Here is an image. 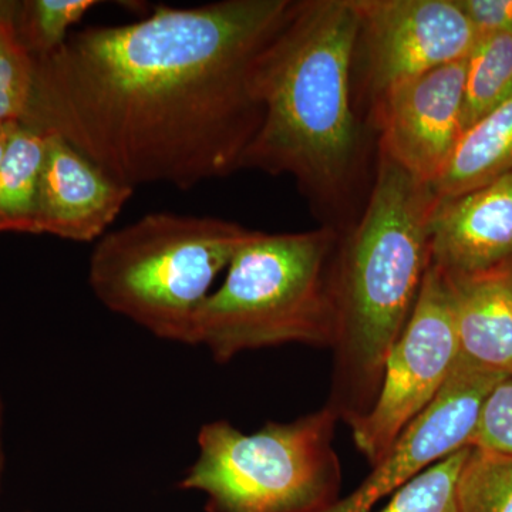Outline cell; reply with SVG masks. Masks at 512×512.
Instances as JSON below:
<instances>
[{
    "label": "cell",
    "mask_w": 512,
    "mask_h": 512,
    "mask_svg": "<svg viewBox=\"0 0 512 512\" xmlns=\"http://www.w3.org/2000/svg\"><path fill=\"white\" fill-rule=\"evenodd\" d=\"M295 0L154 6L138 22L73 30L35 60L20 123L55 133L136 190L227 177L261 127L259 57Z\"/></svg>",
    "instance_id": "cell-1"
},
{
    "label": "cell",
    "mask_w": 512,
    "mask_h": 512,
    "mask_svg": "<svg viewBox=\"0 0 512 512\" xmlns=\"http://www.w3.org/2000/svg\"><path fill=\"white\" fill-rule=\"evenodd\" d=\"M357 16L350 0L295 2L261 57V127L239 170L291 175L319 210L343 217L365 175L353 103Z\"/></svg>",
    "instance_id": "cell-2"
},
{
    "label": "cell",
    "mask_w": 512,
    "mask_h": 512,
    "mask_svg": "<svg viewBox=\"0 0 512 512\" xmlns=\"http://www.w3.org/2000/svg\"><path fill=\"white\" fill-rule=\"evenodd\" d=\"M430 184L379 156L359 221L340 232L335 296L338 333L326 406L339 421L365 416L382 386L384 365L402 336L431 264Z\"/></svg>",
    "instance_id": "cell-3"
},
{
    "label": "cell",
    "mask_w": 512,
    "mask_h": 512,
    "mask_svg": "<svg viewBox=\"0 0 512 512\" xmlns=\"http://www.w3.org/2000/svg\"><path fill=\"white\" fill-rule=\"evenodd\" d=\"M339 239L330 225L293 234L252 231L202 308L197 346L220 363L291 343L332 349Z\"/></svg>",
    "instance_id": "cell-4"
},
{
    "label": "cell",
    "mask_w": 512,
    "mask_h": 512,
    "mask_svg": "<svg viewBox=\"0 0 512 512\" xmlns=\"http://www.w3.org/2000/svg\"><path fill=\"white\" fill-rule=\"evenodd\" d=\"M251 232L218 218L151 212L97 241L90 288L156 338L197 346L212 285Z\"/></svg>",
    "instance_id": "cell-5"
},
{
    "label": "cell",
    "mask_w": 512,
    "mask_h": 512,
    "mask_svg": "<svg viewBox=\"0 0 512 512\" xmlns=\"http://www.w3.org/2000/svg\"><path fill=\"white\" fill-rule=\"evenodd\" d=\"M328 406L289 423L244 433L227 420L198 434V456L181 490L205 495L208 512H323L339 500L342 467Z\"/></svg>",
    "instance_id": "cell-6"
},
{
    "label": "cell",
    "mask_w": 512,
    "mask_h": 512,
    "mask_svg": "<svg viewBox=\"0 0 512 512\" xmlns=\"http://www.w3.org/2000/svg\"><path fill=\"white\" fill-rule=\"evenodd\" d=\"M460 350L446 274L430 264L402 336L384 365L372 409L352 421L353 443L376 466L394 441L434 402L450 379Z\"/></svg>",
    "instance_id": "cell-7"
},
{
    "label": "cell",
    "mask_w": 512,
    "mask_h": 512,
    "mask_svg": "<svg viewBox=\"0 0 512 512\" xmlns=\"http://www.w3.org/2000/svg\"><path fill=\"white\" fill-rule=\"evenodd\" d=\"M355 66L370 103L431 70L466 60L481 30L457 0H350Z\"/></svg>",
    "instance_id": "cell-8"
},
{
    "label": "cell",
    "mask_w": 512,
    "mask_h": 512,
    "mask_svg": "<svg viewBox=\"0 0 512 512\" xmlns=\"http://www.w3.org/2000/svg\"><path fill=\"white\" fill-rule=\"evenodd\" d=\"M505 375L458 357L434 402L409 424L353 493L323 512H372L383 498L458 450L471 447L485 399Z\"/></svg>",
    "instance_id": "cell-9"
},
{
    "label": "cell",
    "mask_w": 512,
    "mask_h": 512,
    "mask_svg": "<svg viewBox=\"0 0 512 512\" xmlns=\"http://www.w3.org/2000/svg\"><path fill=\"white\" fill-rule=\"evenodd\" d=\"M466 60L396 87L370 109L379 156L423 183L439 180L463 136Z\"/></svg>",
    "instance_id": "cell-10"
},
{
    "label": "cell",
    "mask_w": 512,
    "mask_h": 512,
    "mask_svg": "<svg viewBox=\"0 0 512 512\" xmlns=\"http://www.w3.org/2000/svg\"><path fill=\"white\" fill-rule=\"evenodd\" d=\"M134 188L119 183L55 133H46L37 198V235L97 242L107 234Z\"/></svg>",
    "instance_id": "cell-11"
},
{
    "label": "cell",
    "mask_w": 512,
    "mask_h": 512,
    "mask_svg": "<svg viewBox=\"0 0 512 512\" xmlns=\"http://www.w3.org/2000/svg\"><path fill=\"white\" fill-rule=\"evenodd\" d=\"M431 264L448 276L512 266V171L439 198L431 220Z\"/></svg>",
    "instance_id": "cell-12"
},
{
    "label": "cell",
    "mask_w": 512,
    "mask_h": 512,
    "mask_svg": "<svg viewBox=\"0 0 512 512\" xmlns=\"http://www.w3.org/2000/svg\"><path fill=\"white\" fill-rule=\"evenodd\" d=\"M447 276L453 298L460 359L512 375V266L468 276Z\"/></svg>",
    "instance_id": "cell-13"
},
{
    "label": "cell",
    "mask_w": 512,
    "mask_h": 512,
    "mask_svg": "<svg viewBox=\"0 0 512 512\" xmlns=\"http://www.w3.org/2000/svg\"><path fill=\"white\" fill-rule=\"evenodd\" d=\"M512 171V94L468 127L433 190L456 197Z\"/></svg>",
    "instance_id": "cell-14"
},
{
    "label": "cell",
    "mask_w": 512,
    "mask_h": 512,
    "mask_svg": "<svg viewBox=\"0 0 512 512\" xmlns=\"http://www.w3.org/2000/svg\"><path fill=\"white\" fill-rule=\"evenodd\" d=\"M46 133L16 123L0 164V234L37 235V198Z\"/></svg>",
    "instance_id": "cell-15"
},
{
    "label": "cell",
    "mask_w": 512,
    "mask_h": 512,
    "mask_svg": "<svg viewBox=\"0 0 512 512\" xmlns=\"http://www.w3.org/2000/svg\"><path fill=\"white\" fill-rule=\"evenodd\" d=\"M512 94V36L481 32L466 59L463 128L476 124Z\"/></svg>",
    "instance_id": "cell-16"
},
{
    "label": "cell",
    "mask_w": 512,
    "mask_h": 512,
    "mask_svg": "<svg viewBox=\"0 0 512 512\" xmlns=\"http://www.w3.org/2000/svg\"><path fill=\"white\" fill-rule=\"evenodd\" d=\"M96 0H23L16 8V33L33 60L56 53Z\"/></svg>",
    "instance_id": "cell-17"
},
{
    "label": "cell",
    "mask_w": 512,
    "mask_h": 512,
    "mask_svg": "<svg viewBox=\"0 0 512 512\" xmlns=\"http://www.w3.org/2000/svg\"><path fill=\"white\" fill-rule=\"evenodd\" d=\"M456 493L460 512H512V454L470 447Z\"/></svg>",
    "instance_id": "cell-18"
},
{
    "label": "cell",
    "mask_w": 512,
    "mask_h": 512,
    "mask_svg": "<svg viewBox=\"0 0 512 512\" xmlns=\"http://www.w3.org/2000/svg\"><path fill=\"white\" fill-rule=\"evenodd\" d=\"M18 0H0V121L25 119L35 82V60L16 33Z\"/></svg>",
    "instance_id": "cell-19"
},
{
    "label": "cell",
    "mask_w": 512,
    "mask_h": 512,
    "mask_svg": "<svg viewBox=\"0 0 512 512\" xmlns=\"http://www.w3.org/2000/svg\"><path fill=\"white\" fill-rule=\"evenodd\" d=\"M470 447L458 450L424 470L390 497L377 512H460L456 485Z\"/></svg>",
    "instance_id": "cell-20"
},
{
    "label": "cell",
    "mask_w": 512,
    "mask_h": 512,
    "mask_svg": "<svg viewBox=\"0 0 512 512\" xmlns=\"http://www.w3.org/2000/svg\"><path fill=\"white\" fill-rule=\"evenodd\" d=\"M471 447L512 454V375L495 384L485 399Z\"/></svg>",
    "instance_id": "cell-21"
},
{
    "label": "cell",
    "mask_w": 512,
    "mask_h": 512,
    "mask_svg": "<svg viewBox=\"0 0 512 512\" xmlns=\"http://www.w3.org/2000/svg\"><path fill=\"white\" fill-rule=\"evenodd\" d=\"M481 32L512 36V0H457Z\"/></svg>",
    "instance_id": "cell-22"
},
{
    "label": "cell",
    "mask_w": 512,
    "mask_h": 512,
    "mask_svg": "<svg viewBox=\"0 0 512 512\" xmlns=\"http://www.w3.org/2000/svg\"><path fill=\"white\" fill-rule=\"evenodd\" d=\"M16 123H2L0 121V164L5 157L6 148H8L10 136H12L13 127Z\"/></svg>",
    "instance_id": "cell-23"
},
{
    "label": "cell",
    "mask_w": 512,
    "mask_h": 512,
    "mask_svg": "<svg viewBox=\"0 0 512 512\" xmlns=\"http://www.w3.org/2000/svg\"><path fill=\"white\" fill-rule=\"evenodd\" d=\"M3 403L0 397V485H2L3 470H5V451H3Z\"/></svg>",
    "instance_id": "cell-24"
}]
</instances>
